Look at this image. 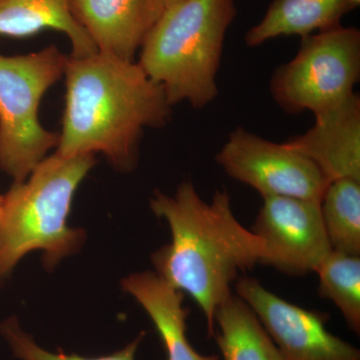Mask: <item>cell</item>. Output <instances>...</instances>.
<instances>
[{
	"label": "cell",
	"mask_w": 360,
	"mask_h": 360,
	"mask_svg": "<svg viewBox=\"0 0 360 360\" xmlns=\"http://www.w3.org/2000/svg\"><path fill=\"white\" fill-rule=\"evenodd\" d=\"M71 9L97 51L127 61L165 11L160 0H71Z\"/></svg>",
	"instance_id": "obj_10"
},
{
	"label": "cell",
	"mask_w": 360,
	"mask_h": 360,
	"mask_svg": "<svg viewBox=\"0 0 360 360\" xmlns=\"http://www.w3.org/2000/svg\"><path fill=\"white\" fill-rule=\"evenodd\" d=\"M149 203L172 232V243L151 257L156 274L198 303L213 336L215 310L232 295L238 274L259 264L264 241L234 217L226 191L206 202L184 181L174 196L156 191Z\"/></svg>",
	"instance_id": "obj_1"
},
{
	"label": "cell",
	"mask_w": 360,
	"mask_h": 360,
	"mask_svg": "<svg viewBox=\"0 0 360 360\" xmlns=\"http://www.w3.org/2000/svg\"><path fill=\"white\" fill-rule=\"evenodd\" d=\"M360 77V32L340 25L302 37L295 58L272 75L269 90L288 115L333 110L354 94Z\"/></svg>",
	"instance_id": "obj_6"
},
{
	"label": "cell",
	"mask_w": 360,
	"mask_h": 360,
	"mask_svg": "<svg viewBox=\"0 0 360 360\" xmlns=\"http://www.w3.org/2000/svg\"><path fill=\"white\" fill-rule=\"evenodd\" d=\"M65 110L59 155L103 153L129 172L146 127H163L172 113L165 91L135 61L97 51L68 58Z\"/></svg>",
	"instance_id": "obj_2"
},
{
	"label": "cell",
	"mask_w": 360,
	"mask_h": 360,
	"mask_svg": "<svg viewBox=\"0 0 360 360\" xmlns=\"http://www.w3.org/2000/svg\"><path fill=\"white\" fill-rule=\"evenodd\" d=\"M322 219L333 250L360 255V181L333 180L321 200Z\"/></svg>",
	"instance_id": "obj_16"
},
{
	"label": "cell",
	"mask_w": 360,
	"mask_h": 360,
	"mask_svg": "<svg viewBox=\"0 0 360 360\" xmlns=\"http://www.w3.org/2000/svg\"><path fill=\"white\" fill-rule=\"evenodd\" d=\"M360 0H274L262 20L245 33L248 47L279 37H300L340 26Z\"/></svg>",
	"instance_id": "obj_13"
},
{
	"label": "cell",
	"mask_w": 360,
	"mask_h": 360,
	"mask_svg": "<svg viewBox=\"0 0 360 360\" xmlns=\"http://www.w3.org/2000/svg\"><path fill=\"white\" fill-rule=\"evenodd\" d=\"M314 127L285 143L309 158L329 182L360 181V97L352 94L340 105L314 116Z\"/></svg>",
	"instance_id": "obj_11"
},
{
	"label": "cell",
	"mask_w": 360,
	"mask_h": 360,
	"mask_svg": "<svg viewBox=\"0 0 360 360\" xmlns=\"http://www.w3.org/2000/svg\"><path fill=\"white\" fill-rule=\"evenodd\" d=\"M215 340L224 360H284L255 312L231 295L214 314Z\"/></svg>",
	"instance_id": "obj_15"
},
{
	"label": "cell",
	"mask_w": 360,
	"mask_h": 360,
	"mask_svg": "<svg viewBox=\"0 0 360 360\" xmlns=\"http://www.w3.org/2000/svg\"><path fill=\"white\" fill-rule=\"evenodd\" d=\"M234 0H182L167 7L141 47L139 65L170 105L205 108L219 96L217 75Z\"/></svg>",
	"instance_id": "obj_3"
},
{
	"label": "cell",
	"mask_w": 360,
	"mask_h": 360,
	"mask_svg": "<svg viewBox=\"0 0 360 360\" xmlns=\"http://www.w3.org/2000/svg\"><path fill=\"white\" fill-rule=\"evenodd\" d=\"M2 203H4V195H0V214H1Z\"/></svg>",
	"instance_id": "obj_20"
},
{
	"label": "cell",
	"mask_w": 360,
	"mask_h": 360,
	"mask_svg": "<svg viewBox=\"0 0 360 360\" xmlns=\"http://www.w3.org/2000/svg\"><path fill=\"white\" fill-rule=\"evenodd\" d=\"M234 285L284 360H360L359 348L329 333L326 314L286 302L252 277H239Z\"/></svg>",
	"instance_id": "obj_9"
},
{
	"label": "cell",
	"mask_w": 360,
	"mask_h": 360,
	"mask_svg": "<svg viewBox=\"0 0 360 360\" xmlns=\"http://www.w3.org/2000/svg\"><path fill=\"white\" fill-rule=\"evenodd\" d=\"M252 226L264 243L259 264L288 276L314 271L333 250L321 210V201L266 196Z\"/></svg>",
	"instance_id": "obj_8"
},
{
	"label": "cell",
	"mask_w": 360,
	"mask_h": 360,
	"mask_svg": "<svg viewBox=\"0 0 360 360\" xmlns=\"http://www.w3.org/2000/svg\"><path fill=\"white\" fill-rule=\"evenodd\" d=\"M68 56L56 45L25 56H0V170L14 182L30 176L59 134L40 124V101L65 75Z\"/></svg>",
	"instance_id": "obj_5"
},
{
	"label": "cell",
	"mask_w": 360,
	"mask_h": 360,
	"mask_svg": "<svg viewBox=\"0 0 360 360\" xmlns=\"http://www.w3.org/2000/svg\"><path fill=\"white\" fill-rule=\"evenodd\" d=\"M314 272L319 278V295L335 303L348 328L359 335L360 255L331 250Z\"/></svg>",
	"instance_id": "obj_17"
},
{
	"label": "cell",
	"mask_w": 360,
	"mask_h": 360,
	"mask_svg": "<svg viewBox=\"0 0 360 360\" xmlns=\"http://www.w3.org/2000/svg\"><path fill=\"white\" fill-rule=\"evenodd\" d=\"M123 290L134 296L155 324L167 360H219L217 355H203L187 338L184 293L175 290L151 271L130 274L122 281Z\"/></svg>",
	"instance_id": "obj_12"
},
{
	"label": "cell",
	"mask_w": 360,
	"mask_h": 360,
	"mask_svg": "<svg viewBox=\"0 0 360 360\" xmlns=\"http://www.w3.org/2000/svg\"><path fill=\"white\" fill-rule=\"evenodd\" d=\"M0 333L8 343L15 357L20 360H135V354L144 335V333H141L132 342L115 354L87 359L75 354L47 352L21 329L15 319H9L2 322L0 324Z\"/></svg>",
	"instance_id": "obj_18"
},
{
	"label": "cell",
	"mask_w": 360,
	"mask_h": 360,
	"mask_svg": "<svg viewBox=\"0 0 360 360\" xmlns=\"http://www.w3.org/2000/svg\"><path fill=\"white\" fill-rule=\"evenodd\" d=\"M180 1H182V0H160L161 6H162L165 9H167V7L174 6L175 4H179Z\"/></svg>",
	"instance_id": "obj_19"
},
{
	"label": "cell",
	"mask_w": 360,
	"mask_h": 360,
	"mask_svg": "<svg viewBox=\"0 0 360 360\" xmlns=\"http://www.w3.org/2000/svg\"><path fill=\"white\" fill-rule=\"evenodd\" d=\"M215 160L225 174L266 196L321 201L330 182L319 168L286 143L243 127L231 132Z\"/></svg>",
	"instance_id": "obj_7"
},
{
	"label": "cell",
	"mask_w": 360,
	"mask_h": 360,
	"mask_svg": "<svg viewBox=\"0 0 360 360\" xmlns=\"http://www.w3.org/2000/svg\"><path fill=\"white\" fill-rule=\"evenodd\" d=\"M96 165L94 155L45 158L27 180L14 182L4 195L0 214V277L32 250H44V262L54 266L79 248L82 229L68 225L80 182Z\"/></svg>",
	"instance_id": "obj_4"
},
{
	"label": "cell",
	"mask_w": 360,
	"mask_h": 360,
	"mask_svg": "<svg viewBox=\"0 0 360 360\" xmlns=\"http://www.w3.org/2000/svg\"><path fill=\"white\" fill-rule=\"evenodd\" d=\"M47 28L68 35L71 58L97 52L89 33L73 15L71 0H0V35L22 39Z\"/></svg>",
	"instance_id": "obj_14"
}]
</instances>
